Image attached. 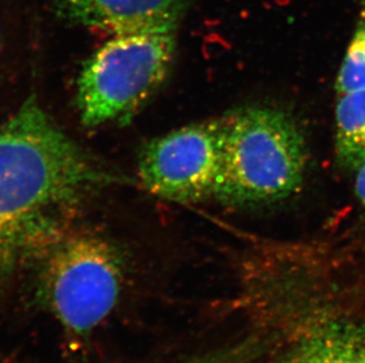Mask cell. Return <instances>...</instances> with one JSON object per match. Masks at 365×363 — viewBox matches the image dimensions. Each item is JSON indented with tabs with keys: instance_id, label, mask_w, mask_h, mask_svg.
Masks as SVG:
<instances>
[{
	"instance_id": "6da1fadb",
	"label": "cell",
	"mask_w": 365,
	"mask_h": 363,
	"mask_svg": "<svg viewBox=\"0 0 365 363\" xmlns=\"http://www.w3.org/2000/svg\"><path fill=\"white\" fill-rule=\"evenodd\" d=\"M115 181L26 100L0 125V269L48 243L88 194Z\"/></svg>"
},
{
	"instance_id": "7a4b0ae2",
	"label": "cell",
	"mask_w": 365,
	"mask_h": 363,
	"mask_svg": "<svg viewBox=\"0 0 365 363\" xmlns=\"http://www.w3.org/2000/svg\"><path fill=\"white\" fill-rule=\"evenodd\" d=\"M220 120L214 199L227 206H262L300 188L307 143L292 117L273 107H246Z\"/></svg>"
},
{
	"instance_id": "3957f363",
	"label": "cell",
	"mask_w": 365,
	"mask_h": 363,
	"mask_svg": "<svg viewBox=\"0 0 365 363\" xmlns=\"http://www.w3.org/2000/svg\"><path fill=\"white\" fill-rule=\"evenodd\" d=\"M176 32L113 36L86 59L77 80V107L86 127L128 124L163 85Z\"/></svg>"
},
{
	"instance_id": "277c9868",
	"label": "cell",
	"mask_w": 365,
	"mask_h": 363,
	"mask_svg": "<svg viewBox=\"0 0 365 363\" xmlns=\"http://www.w3.org/2000/svg\"><path fill=\"white\" fill-rule=\"evenodd\" d=\"M45 285L57 320L66 330L83 335L100 326L118 303L121 263L102 238L73 237L52 255Z\"/></svg>"
},
{
	"instance_id": "5b68a950",
	"label": "cell",
	"mask_w": 365,
	"mask_h": 363,
	"mask_svg": "<svg viewBox=\"0 0 365 363\" xmlns=\"http://www.w3.org/2000/svg\"><path fill=\"white\" fill-rule=\"evenodd\" d=\"M221 120L193 124L142 149L138 175L155 195L178 202L213 196L220 165Z\"/></svg>"
},
{
	"instance_id": "8992f818",
	"label": "cell",
	"mask_w": 365,
	"mask_h": 363,
	"mask_svg": "<svg viewBox=\"0 0 365 363\" xmlns=\"http://www.w3.org/2000/svg\"><path fill=\"white\" fill-rule=\"evenodd\" d=\"M188 0H57L66 21L111 35L134 32H176Z\"/></svg>"
},
{
	"instance_id": "52a82bcc",
	"label": "cell",
	"mask_w": 365,
	"mask_h": 363,
	"mask_svg": "<svg viewBox=\"0 0 365 363\" xmlns=\"http://www.w3.org/2000/svg\"><path fill=\"white\" fill-rule=\"evenodd\" d=\"M287 363H365V325L321 327L299 343Z\"/></svg>"
},
{
	"instance_id": "ba28073f",
	"label": "cell",
	"mask_w": 365,
	"mask_h": 363,
	"mask_svg": "<svg viewBox=\"0 0 365 363\" xmlns=\"http://www.w3.org/2000/svg\"><path fill=\"white\" fill-rule=\"evenodd\" d=\"M336 105V157L341 168L356 170L365 161V90L338 95Z\"/></svg>"
},
{
	"instance_id": "9c48e42d",
	"label": "cell",
	"mask_w": 365,
	"mask_h": 363,
	"mask_svg": "<svg viewBox=\"0 0 365 363\" xmlns=\"http://www.w3.org/2000/svg\"><path fill=\"white\" fill-rule=\"evenodd\" d=\"M336 90L338 95L365 90V3L339 68Z\"/></svg>"
},
{
	"instance_id": "30bf717a",
	"label": "cell",
	"mask_w": 365,
	"mask_h": 363,
	"mask_svg": "<svg viewBox=\"0 0 365 363\" xmlns=\"http://www.w3.org/2000/svg\"><path fill=\"white\" fill-rule=\"evenodd\" d=\"M258 350H260L258 343L255 341H246L238 346L217 350L188 363H248L255 359Z\"/></svg>"
},
{
	"instance_id": "8fae6325",
	"label": "cell",
	"mask_w": 365,
	"mask_h": 363,
	"mask_svg": "<svg viewBox=\"0 0 365 363\" xmlns=\"http://www.w3.org/2000/svg\"><path fill=\"white\" fill-rule=\"evenodd\" d=\"M355 194L359 206L365 210V161L356 170Z\"/></svg>"
}]
</instances>
